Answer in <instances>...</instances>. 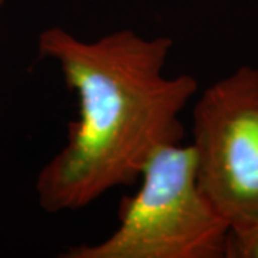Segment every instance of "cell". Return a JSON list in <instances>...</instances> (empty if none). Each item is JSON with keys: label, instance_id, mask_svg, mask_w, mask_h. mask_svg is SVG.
<instances>
[{"label": "cell", "instance_id": "obj_1", "mask_svg": "<svg viewBox=\"0 0 258 258\" xmlns=\"http://www.w3.org/2000/svg\"><path fill=\"white\" fill-rule=\"evenodd\" d=\"M171 49L169 37L129 29L92 42L62 28L40 33V55L59 64L79 105L64 147L37 176L43 210H81L134 184L158 149L182 141L179 115L198 83L191 75H164Z\"/></svg>", "mask_w": 258, "mask_h": 258}, {"label": "cell", "instance_id": "obj_2", "mask_svg": "<svg viewBox=\"0 0 258 258\" xmlns=\"http://www.w3.org/2000/svg\"><path fill=\"white\" fill-rule=\"evenodd\" d=\"M141 185L119 204L108 238L82 244L64 258H222L228 222L204 195L192 145L169 144L149 158Z\"/></svg>", "mask_w": 258, "mask_h": 258}, {"label": "cell", "instance_id": "obj_3", "mask_svg": "<svg viewBox=\"0 0 258 258\" xmlns=\"http://www.w3.org/2000/svg\"><path fill=\"white\" fill-rule=\"evenodd\" d=\"M200 188L230 228L258 218V68L210 85L192 112Z\"/></svg>", "mask_w": 258, "mask_h": 258}, {"label": "cell", "instance_id": "obj_4", "mask_svg": "<svg viewBox=\"0 0 258 258\" xmlns=\"http://www.w3.org/2000/svg\"><path fill=\"white\" fill-rule=\"evenodd\" d=\"M225 258H258V218L245 225L230 228Z\"/></svg>", "mask_w": 258, "mask_h": 258}, {"label": "cell", "instance_id": "obj_5", "mask_svg": "<svg viewBox=\"0 0 258 258\" xmlns=\"http://www.w3.org/2000/svg\"><path fill=\"white\" fill-rule=\"evenodd\" d=\"M3 2H5V0H0V6H2V5H3Z\"/></svg>", "mask_w": 258, "mask_h": 258}]
</instances>
